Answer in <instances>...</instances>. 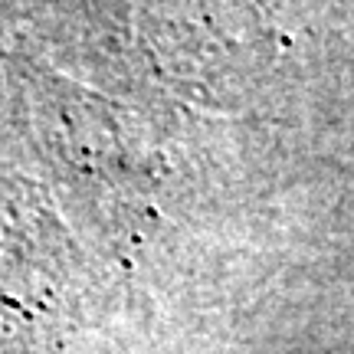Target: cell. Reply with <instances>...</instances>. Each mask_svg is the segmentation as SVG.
Listing matches in <instances>:
<instances>
[{"label": "cell", "mask_w": 354, "mask_h": 354, "mask_svg": "<svg viewBox=\"0 0 354 354\" xmlns=\"http://www.w3.org/2000/svg\"><path fill=\"white\" fill-rule=\"evenodd\" d=\"M37 190L0 177V299L24 318L63 312L73 292V250Z\"/></svg>", "instance_id": "obj_1"}]
</instances>
